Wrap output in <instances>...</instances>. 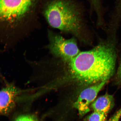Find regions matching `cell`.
Returning a JSON list of instances; mask_svg holds the SVG:
<instances>
[{
    "mask_svg": "<svg viewBox=\"0 0 121 121\" xmlns=\"http://www.w3.org/2000/svg\"><path fill=\"white\" fill-rule=\"evenodd\" d=\"M76 39H66L58 34L49 33V43L45 47L54 58L65 60L69 59L81 52Z\"/></svg>",
    "mask_w": 121,
    "mask_h": 121,
    "instance_id": "obj_5",
    "label": "cell"
},
{
    "mask_svg": "<svg viewBox=\"0 0 121 121\" xmlns=\"http://www.w3.org/2000/svg\"><path fill=\"white\" fill-rule=\"evenodd\" d=\"M44 13L52 28L72 35L82 43H91L82 9L74 0H51L45 6Z\"/></svg>",
    "mask_w": 121,
    "mask_h": 121,
    "instance_id": "obj_2",
    "label": "cell"
},
{
    "mask_svg": "<svg viewBox=\"0 0 121 121\" xmlns=\"http://www.w3.org/2000/svg\"><path fill=\"white\" fill-rule=\"evenodd\" d=\"M92 8L94 10L97 18V23L101 25L104 23L101 0H89Z\"/></svg>",
    "mask_w": 121,
    "mask_h": 121,
    "instance_id": "obj_10",
    "label": "cell"
},
{
    "mask_svg": "<svg viewBox=\"0 0 121 121\" xmlns=\"http://www.w3.org/2000/svg\"><path fill=\"white\" fill-rule=\"evenodd\" d=\"M38 0H0V18L9 26L18 23L32 12Z\"/></svg>",
    "mask_w": 121,
    "mask_h": 121,
    "instance_id": "obj_4",
    "label": "cell"
},
{
    "mask_svg": "<svg viewBox=\"0 0 121 121\" xmlns=\"http://www.w3.org/2000/svg\"><path fill=\"white\" fill-rule=\"evenodd\" d=\"M118 66L115 73L112 81L113 85L118 89L121 88V43L118 46Z\"/></svg>",
    "mask_w": 121,
    "mask_h": 121,
    "instance_id": "obj_9",
    "label": "cell"
},
{
    "mask_svg": "<svg viewBox=\"0 0 121 121\" xmlns=\"http://www.w3.org/2000/svg\"><path fill=\"white\" fill-rule=\"evenodd\" d=\"M8 121H45L43 114L32 108L21 109L17 110L8 118Z\"/></svg>",
    "mask_w": 121,
    "mask_h": 121,
    "instance_id": "obj_7",
    "label": "cell"
},
{
    "mask_svg": "<svg viewBox=\"0 0 121 121\" xmlns=\"http://www.w3.org/2000/svg\"><path fill=\"white\" fill-rule=\"evenodd\" d=\"M36 89H23L13 82L4 81L0 91V115L8 118L18 110L32 108Z\"/></svg>",
    "mask_w": 121,
    "mask_h": 121,
    "instance_id": "obj_3",
    "label": "cell"
},
{
    "mask_svg": "<svg viewBox=\"0 0 121 121\" xmlns=\"http://www.w3.org/2000/svg\"><path fill=\"white\" fill-rule=\"evenodd\" d=\"M107 116V115L104 113L94 111L83 121H106Z\"/></svg>",
    "mask_w": 121,
    "mask_h": 121,
    "instance_id": "obj_11",
    "label": "cell"
},
{
    "mask_svg": "<svg viewBox=\"0 0 121 121\" xmlns=\"http://www.w3.org/2000/svg\"><path fill=\"white\" fill-rule=\"evenodd\" d=\"M114 105L113 96L107 93L94 101L91 104V107L94 111L107 115Z\"/></svg>",
    "mask_w": 121,
    "mask_h": 121,
    "instance_id": "obj_8",
    "label": "cell"
},
{
    "mask_svg": "<svg viewBox=\"0 0 121 121\" xmlns=\"http://www.w3.org/2000/svg\"><path fill=\"white\" fill-rule=\"evenodd\" d=\"M108 82L104 81L96 83L85 88L80 92L73 106L78 111L80 117H82L90 111L91 104L94 101L99 91Z\"/></svg>",
    "mask_w": 121,
    "mask_h": 121,
    "instance_id": "obj_6",
    "label": "cell"
},
{
    "mask_svg": "<svg viewBox=\"0 0 121 121\" xmlns=\"http://www.w3.org/2000/svg\"><path fill=\"white\" fill-rule=\"evenodd\" d=\"M118 44L117 36H108L91 49L81 51L69 59L54 58L56 69L52 73L54 77L50 85L51 90L71 86L80 93L96 83L109 82L116 71Z\"/></svg>",
    "mask_w": 121,
    "mask_h": 121,
    "instance_id": "obj_1",
    "label": "cell"
},
{
    "mask_svg": "<svg viewBox=\"0 0 121 121\" xmlns=\"http://www.w3.org/2000/svg\"><path fill=\"white\" fill-rule=\"evenodd\" d=\"M121 118V107L108 121H119Z\"/></svg>",
    "mask_w": 121,
    "mask_h": 121,
    "instance_id": "obj_12",
    "label": "cell"
}]
</instances>
